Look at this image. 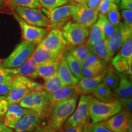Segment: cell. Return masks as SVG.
Listing matches in <instances>:
<instances>
[{
  "instance_id": "cell-1",
  "label": "cell",
  "mask_w": 132,
  "mask_h": 132,
  "mask_svg": "<svg viewBox=\"0 0 132 132\" xmlns=\"http://www.w3.org/2000/svg\"><path fill=\"white\" fill-rule=\"evenodd\" d=\"M87 98L89 113L92 125L108 119L122 110L118 99L110 102H103L89 95H87Z\"/></svg>"
},
{
  "instance_id": "cell-2",
  "label": "cell",
  "mask_w": 132,
  "mask_h": 132,
  "mask_svg": "<svg viewBox=\"0 0 132 132\" xmlns=\"http://www.w3.org/2000/svg\"><path fill=\"white\" fill-rule=\"evenodd\" d=\"M19 105L23 108L32 110L45 119L52 108L50 95L42 89L33 90L26 95Z\"/></svg>"
},
{
  "instance_id": "cell-3",
  "label": "cell",
  "mask_w": 132,
  "mask_h": 132,
  "mask_svg": "<svg viewBox=\"0 0 132 132\" xmlns=\"http://www.w3.org/2000/svg\"><path fill=\"white\" fill-rule=\"evenodd\" d=\"M79 96H76L54 104L51 108L47 119V122L58 131L73 113Z\"/></svg>"
},
{
  "instance_id": "cell-4",
  "label": "cell",
  "mask_w": 132,
  "mask_h": 132,
  "mask_svg": "<svg viewBox=\"0 0 132 132\" xmlns=\"http://www.w3.org/2000/svg\"><path fill=\"white\" fill-rule=\"evenodd\" d=\"M42 85L28 77L15 75L11 84V89L6 99L9 104L19 103L20 102L33 90L41 89Z\"/></svg>"
},
{
  "instance_id": "cell-5",
  "label": "cell",
  "mask_w": 132,
  "mask_h": 132,
  "mask_svg": "<svg viewBox=\"0 0 132 132\" xmlns=\"http://www.w3.org/2000/svg\"><path fill=\"white\" fill-rule=\"evenodd\" d=\"M76 4L74 2H69L62 6H58L52 9H46L41 8L42 12L49 20L48 29L58 28L61 29L65 24L70 21L72 16Z\"/></svg>"
},
{
  "instance_id": "cell-6",
  "label": "cell",
  "mask_w": 132,
  "mask_h": 132,
  "mask_svg": "<svg viewBox=\"0 0 132 132\" xmlns=\"http://www.w3.org/2000/svg\"><path fill=\"white\" fill-rule=\"evenodd\" d=\"M36 48V45L23 40L15 48L12 52L1 64L4 68L12 69L19 67L31 56V54Z\"/></svg>"
},
{
  "instance_id": "cell-7",
  "label": "cell",
  "mask_w": 132,
  "mask_h": 132,
  "mask_svg": "<svg viewBox=\"0 0 132 132\" xmlns=\"http://www.w3.org/2000/svg\"><path fill=\"white\" fill-rule=\"evenodd\" d=\"M61 31L68 45L72 47L85 44L89 33V28L70 20L62 28Z\"/></svg>"
},
{
  "instance_id": "cell-8",
  "label": "cell",
  "mask_w": 132,
  "mask_h": 132,
  "mask_svg": "<svg viewBox=\"0 0 132 132\" xmlns=\"http://www.w3.org/2000/svg\"><path fill=\"white\" fill-rule=\"evenodd\" d=\"M21 19L30 25L41 28H48L49 20L41 9L15 6L12 8Z\"/></svg>"
},
{
  "instance_id": "cell-9",
  "label": "cell",
  "mask_w": 132,
  "mask_h": 132,
  "mask_svg": "<svg viewBox=\"0 0 132 132\" xmlns=\"http://www.w3.org/2000/svg\"><path fill=\"white\" fill-rule=\"evenodd\" d=\"M12 14L20 27L21 36L23 40L32 43L35 45H38L48 32L49 30L48 29L28 24L13 10L12 11Z\"/></svg>"
},
{
  "instance_id": "cell-10",
  "label": "cell",
  "mask_w": 132,
  "mask_h": 132,
  "mask_svg": "<svg viewBox=\"0 0 132 132\" xmlns=\"http://www.w3.org/2000/svg\"><path fill=\"white\" fill-rule=\"evenodd\" d=\"M49 31L37 47L45 48L57 54L64 53L68 44L62 36L61 29L52 28Z\"/></svg>"
},
{
  "instance_id": "cell-11",
  "label": "cell",
  "mask_w": 132,
  "mask_h": 132,
  "mask_svg": "<svg viewBox=\"0 0 132 132\" xmlns=\"http://www.w3.org/2000/svg\"><path fill=\"white\" fill-rule=\"evenodd\" d=\"M78 100L75 110L65 122L73 127L85 126L90 120L87 95L81 94Z\"/></svg>"
},
{
  "instance_id": "cell-12",
  "label": "cell",
  "mask_w": 132,
  "mask_h": 132,
  "mask_svg": "<svg viewBox=\"0 0 132 132\" xmlns=\"http://www.w3.org/2000/svg\"><path fill=\"white\" fill-rule=\"evenodd\" d=\"M130 37H132V29L126 27L123 23L120 21L114 34L106 40L109 54L111 58L119 50L125 41Z\"/></svg>"
},
{
  "instance_id": "cell-13",
  "label": "cell",
  "mask_w": 132,
  "mask_h": 132,
  "mask_svg": "<svg viewBox=\"0 0 132 132\" xmlns=\"http://www.w3.org/2000/svg\"><path fill=\"white\" fill-rule=\"evenodd\" d=\"M98 12V10L89 7L87 4H76L72 18L75 22L89 28L97 21Z\"/></svg>"
},
{
  "instance_id": "cell-14",
  "label": "cell",
  "mask_w": 132,
  "mask_h": 132,
  "mask_svg": "<svg viewBox=\"0 0 132 132\" xmlns=\"http://www.w3.org/2000/svg\"><path fill=\"white\" fill-rule=\"evenodd\" d=\"M131 120V115L122 110L119 113L100 123L113 132H123L127 130Z\"/></svg>"
},
{
  "instance_id": "cell-15",
  "label": "cell",
  "mask_w": 132,
  "mask_h": 132,
  "mask_svg": "<svg viewBox=\"0 0 132 132\" xmlns=\"http://www.w3.org/2000/svg\"><path fill=\"white\" fill-rule=\"evenodd\" d=\"M44 119L36 112L28 109L15 126V132H32L38 126L42 124Z\"/></svg>"
},
{
  "instance_id": "cell-16",
  "label": "cell",
  "mask_w": 132,
  "mask_h": 132,
  "mask_svg": "<svg viewBox=\"0 0 132 132\" xmlns=\"http://www.w3.org/2000/svg\"><path fill=\"white\" fill-rule=\"evenodd\" d=\"M64 55L57 58L51 59L42 63L37 64L36 71L38 77L46 80L57 73L59 64Z\"/></svg>"
},
{
  "instance_id": "cell-17",
  "label": "cell",
  "mask_w": 132,
  "mask_h": 132,
  "mask_svg": "<svg viewBox=\"0 0 132 132\" xmlns=\"http://www.w3.org/2000/svg\"><path fill=\"white\" fill-rule=\"evenodd\" d=\"M106 73L105 70L100 75L94 77H82L78 80L76 85L80 95H89L93 92L95 88L103 80V77Z\"/></svg>"
},
{
  "instance_id": "cell-18",
  "label": "cell",
  "mask_w": 132,
  "mask_h": 132,
  "mask_svg": "<svg viewBox=\"0 0 132 132\" xmlns=\"http://www.w3.org/2000/svg\"><path fill=\"white\" fill-rule=\"evenodd\" d=\"M37 64L29 57L23 64L19 67L12 69H6L8 73L13 75H21L31 78H36L38 77L36 71Z\"/></svg>"
},
{
  "instance_id": "cell-19",
  "label": "cell",
  "mask_w": 132,
  "mask_h": 132,
  "mask_svg": "<svg viewBox=\"0 0 132 132\" xmlns=\"http://www.w3.org/2000/svg\"><path fill=\"white\" fill-rule=\"evenodd\" d=\"M52 106L54 104L63 100L72 98V97L80 96L79 92L76 85L63 86L53 93L50 94Z\"/></svg>"
},
{
  "instance_id": "cell-20",
  "label": "cell",
  "mask_w": 132,
  "mask_h": 132,
  "mask_svg": "<svg viewBox=\"0 0 132 132\" xmlns=\"http://www.w3.org/2000/svg\"><path fill=\"white\" fill-rule=\"evenodd\" d=\"M27 111L28 109L22 108L18 103L10 104L3 119L4 123L7 127L14 129L16 122Z\"/></svg>"
},
{
  "instance_id": "cell-21",
  "label": "cell",
  "mask_w": 132,
  "mask_h": 132,
  "mask_svg": "<svg viewBox=\"0 0 132 132\" xmlns=\"http://www.w3.org/2000/svg\"><path fill=\"white\" fill-rule=\"evenodd\" d=\"M119 77L118 86L113 90L114 94L118 97L120 98H130L132 96V84L126 73H120L118 74Z\"/></svg>"
},
{
  "instance_id": "cell-22",
  "label": "cell",
  "mask_w": 132,
  "mask_h": 132,
  "mask_svg": "<svg viewBox=\"0 0 132 132\" xmlns=\"http://www.w3.org/2000/svg\"><path fill=\"white\" fill-rule=\"evenodd\" d=\"M57 73L64 86L76 85L79 80L71 72L64 56L59 64Z\"/></svg>"
},
{
  "instance_id": "cell-23",
  "label": "cell",
  "mask_w": 132,
  "mask_h": 132,
  "mask_svg": "<svg viewBox=\"0 0 132 132\" xmlns=\"http://www.w3.org/2000/svg\"><path fill=\"white\" fill-rule=\"evenodd\" d=\"M63 55L64 53L57 54L45 48L37 47L31 54L30 57L36 64H38L51 60V59L57 58Z\"/></svg>"
},
{
  "instance_id": "cell-24",
  "label": "cell",
  "mask_w": 132,
  "mask_h": 132,
  "mask_svg": "<svg viewBox=\"0 0 132 132\" xmlns=\"http://www.w3.org/2000/svg\"><path fill=\"white\" fill-rule=\"evenodd\" d=\"M92 94L94 97L103 102H110L115 99L114 94L112 90L102 81L95 87Z\"/></svg>"
},
{
  "instance_id": "cell-25",
  "label": "cell",
  "mask_w": 132,
  "mask_h": 132,
  "mask_svg": "<svg viewBox=\"0 0 132 132\" xmlns=\"http://www.w3.org/2000/svg\"><path fill=\"white\" fill-rule=\"evenodd\" d=\"M89 47L91 48L92 53L100 57L105 62H108L111 59L109 54L106 39H102Z\"/></svg>"
},
{
  "instance_id": "cell-26",
  "label": "cell",
  "mask_w": 132,
  "mask_h": 132,
  "mask_svg": "<svg viewBox=\"0 0 132 132\" xmlns=\"http://www.w3.org/2000/svg\"><path fill=\"white\" fill-rule=\"evenodd\" d=\"M97 22L101 28L106 40L111 37L117 30V26L113 25L107 19L106 16L100 13L98 14Z\"/></svg>"
},
{
  "instance_id": "cell-27",
  "label": "cell",
  "mask_w": 132,
  "mask_h": 132,
  "mask_svg": "<svg viewBox=\"0 0 132 132\" xmlns=\"http://www.w3.org/2000/svg\"><path fill=\"white\" fill-rule=\"evenodd\" d=\"M64 58L74 76L77 77L78 80L81 79L82 78L81 74L82 68L81 62L79 61L78 59H76L75 57H73L70 53H67L65 56H64Z\"/></svg>"
},
{
  "instance_id": "cell-28",
  "label": "cell",
  "mask_w": 132,
  "mask_h": 132,
  "mask_svg": "<svg viewBox=\"0 0 132 132\" xmlns=\"http://www.w3.org/2000/svg\"><path fill=\"white\" fill-rule=\"evenodd\" d=\"M69 53L81 62L84 61L93 54L90 47L86 44L75 46V47L70 50Z\"/></svg>"
},
{
  "instance_id": "cell-29",
  "label": "cell",
  "mask_w": 132,
  "mask_h": 132,
  "mask_svg": "<svg viewBox=\"0 0 132 132\" xmlns=\"http://www.w3.org/2000/svg\"><path fill=\"white\" fill-rule=\"evenodd\" d=\"M62 83L57 73L47 80H44V82L42 85V89L44 90L48 93L51 94L58 89L61 87L63 86Z\"/></svg>"
},
{
  "instance_id": "cell-30",
  "label": "cell",
  "mask_w": 132,
  "mask_h": 132,
  "mask_svg": "<svg viewBox=\"0 0 132 132\" xmlns=\"http://www.w3.org/2000/svg\"><path fill=\"white\" fill-rule=\"evenodd\" d=\"M102 39H105V35L100 26L96 21L94 24L90 26L88 39L86 40V44L89 46H91Z\"/></svg>"
},
{
  "instance_id": "cell-31",
  "label": "cell",
  "mask_w": 132,
  "mask_h": 132,
  "mask_svg": "<svg viewBox=\"0 0 132 132\" xmlns=\"http://www.w3.org/2000/svg\"><path fill=\"white\" fill-rule=\"evenodd\" d=\"M7 3L12 10V8L15 6L37 9L42 8V6L38 0H7Z\"/></svg>"
},
{
  "instance_id": "cell-32",
  "label": "cell",
  "mask_w": 132,
  "mask_h": 132,
  "mask_svg": "<svg viewBox=\"0 0 132 132\" xmlns=\"http://www.w3.org/2000/svg\"><path fill=\"white\" fill-rule=\"evenodd\" d=\"M111 62L116 70H117L120 73H127L129 68L130 64L132 62H128L127 59L121 57L118 54L112 59Z\"/></svg>"
},
{
  "instance_id": "cell-33",
  "label": "cell",
  "mask_w": 132,
  "mask_h": 132,
  "mask_svg": "<svg viewBox=\"0 0 132 132\" xmlns=\"http://www.w3.org/2000/svg\"><path fill=\"white\" fill-rule=\"evenodd\" d=\"M102 82L113 90L118 87L119 82V77L118 74L116 73L113 71L109 70L108 72L106 71Z\"/></svg>"
},
{
  "instance_id": "cell-34",
  "label": "cell",
  "mask_w": 132,
  "mask_h": 132,
  "mask_svg": "<svg viewBox=\"0 0 132 132\" xmlns=\"http://www.w3.org/2000/svg\"><path fill=\"white\" fill-rule=\"evenodd\" d=\"M119 50L118 54L120 56L127 59L128 62H132V37L125 40Z\"/></svg>"
},
{
  "instance_id": "cell-35",
  "label": "cell",
  "mask_w": 132,
  "mask_h": 132,
  "mask_svg": "<svg viewBox=\"0 0 132 132\" xmlns=\"http://www.w3.org/2000/svg\"><path fill=\"white\" fill-rule=\"evenodd\" d=\"M82 67H104L105 68V62L100 57L92 54L86 60L81 62Z\"/></svg>"
},
{
  "instance_id": "cell-36",
  "label": "cell",
  "mask_w": 132,
  "mask_h": 132,
  "mask_svg": "<svg viewBox=\"0 0 132 132\" xmlns=\"http://www.w3.org/2000/svg\"><path fill=\"white\" fill-rule=\"evenodd\" d=\"M106 16L113 25L118 26L120 21V15L118 5L113 3Z\"/></svg>"
},
{
  "instance_id": "cell-37",
  "label": "cell",
  "mask_w": 132,
  "mask_h": 132,
  "mask_svg": "<svg viewBox=\"0 0 132 132\" xmlns=\"http://www.w3.org/2000/svg\"><path fill=\"white\" fill-rule=\"evenodd\" d=\"M105 70L104 67H82L81 74L82 77H94L100 75Z\"/></svg>"
},
{
  "instance_id": "cell-38",
  "label": "cell",
  "mask_w": 132,
  "mask_h": 132,
  "mask_svg": "<svg viewBox=\"0 0 132 132\" xmlns=\"http://www.w3.org/2000/svg\"><path fill=\"white\" fill-rule=\"evenodd\" d=\"M42 7L46 9H52L54 8L67 4L63 0H38Z\"/></svg>"
},
{
  "instance_id": "cell-39",
  "label": "cell",
  "mask_w": 132,
  "mask_h": 132,
  "mask_svg": "<svg viewBox=\"0 0 132 132\" xmlns=\"http://www.w3.org/2000/svg\"><path fill=\"white\" fill-rule=\"evenodd\" d=\"M118 100L119 102L122 106V109L127 112L128 114L131 115L132 111V98H120L118 97Z\"/></svg>"
},
{
  "instance_id": "cell-40",
  "label": "cell",
  "mask_w": 132,
  "mask_h": 132,
  "mask_svg": "<svg viewBox=\"0 0 132 132\" xmlns=\"http://www.w3.org/2000/svg\"><path fill=\"white\" fill-rule=\"evenodd\" d=\"M15 76L8 73L6 68H4L0 62V83L12 82Z\"/></svg>"
},
{
  "instance_id": "cell-41",
  "label": "cell",
  "mask_w": 132,
  "mask_h": 132,
  "mask_svg": "<svg viewBox=\"0 0 132 132\" xmlns=\"http://www.w3.org/2000/svg\"><path fill=\"white\" fill-rule=\"evenodd\" d=\"M122 15L125 26L132 29V10H122Z\"/></svg>"
},
{
  "instance_id": "cell-42",
  "label": "cell",
  "mask_w": 132,
  "mask_h": 132,
  "mask_svg": "<svg viewBox=\"0 0 132 132\" xmlns=\"http://www.w3.org/2000/svg\"><path fill=\"white\" fill-rule=\"evenodd\" d=\"M113 3L111 0H102L98 6V11L100 14L106 15Z\"/></svg>"
},
{
  "instance_id": "cell-43",
  "label": "cell",
  "mask_w": 132,
  "mask_h": 132,
  "mask_svg": "<svg viewBox=\"0 0 132 132\" xmlns=\"http://www.w3.org/2000/svg\"><path fill=\"white\" fill-rule=\"evenodd\" d=\"M85 126H77L73 127L71 125L64 123L58 132H82Z\"/></svg>"
},
{
  "instance_id": "cell-44",
  "label": "cell",
  "mask_w": 132,
  "mask_h": 132,
  "mask_svg": "<svg viewBox=\"0 0 132 132\" xmlns=\"http://www.w3.org/2000/svg\"><path fill=\"white\" fill-rule=\"evenodd\" d=\"M32 132H58L54 128H53L48 123L43 122L38 126Z\"/></svg>"
},
{
  "instance_id": "cell-45",
  "label": "cell",
  "mask_w": 132,
  "mask_h": 132,
  "mask_svg": "<svg viewBox=\"0 0 132 132\" xmlns=\"http://www.w3.org/2000/svg\"><path fill=\"white\" fill-rule=\"evenodd\" d=\"M12 82L0 83V96H6L11 89Z\"/></svg>"
},
{
  "instance_id": "cell-46",
  "label": "cell",
  "mask_w": 132,
  "mask_h": 132,
  "mask_svg": "<svg viewBox=\"0 0 132 132\" xmlns=\"http://www.w3.org/2000/svg\"><path fill=\"white\" fill-rule=\"evenodd\" d=\"M90 132H113L110 130L108 129L106 127L103 126L100 123H96V124H91Z\"/></svg>"
},
{
  "instance_id": "cell-47",
  "label": "cell",
  "mask_w": 132,
  "mask_h": 132,
  "mask_svg": "<svg viewBox=\"0 0 132 132\" xmlns=\"http://www.w3.org/2000/svg\"><path fill=\"white\" fill-rule=\"evenodd\" d=\"M9 104L6 98L0 100V117L4 116L7 111Z\"/></svg>"
},
{
  "instance_id": "cell-48",
  "label": "cell",
  "mask_w": 132,
  "mask_h": 132,
  "mask_svg": "<svg viewBox=\"0 0 132 132\" xmlns=\"http://www.w3.org/2000/svg\"><path fill=\"white\" fill-rule=\"evenodd\" d=\"M119 4L121 10H132V0H120Z\"/></svg>"
},
{
  "instance_id": "cell-49",
  "label": "cell",
  "mask_w": 132,
  "mask_h": 132,
  "mask_svg": "<svg viewBox=\"0 0 132 132\" xmlns=\"http://www.w3.org/2000/svg\"><path fill=\"white\" fill-rule=\"evenodd\" d=\"M101 1L102 0H87L86 4L89 7L95 10H98V6Z\"/></svg>"
},
{
  "instance_id": "cell-50",
  "label": "cell",
  "mask_w": 132,
  "mask_h": 132,
  "mask_svg": "<svg viewBox=\"0 0 132 132\" xmlns=\"http://www.w3.org/2000/svg\"><path fill=\"white\" fill-rule=\"evenodd\" d=\"M0 132H14L12 128L7 127L4 124L3 117H0Z\"/></svg>"
},
{
  "instance_id": "cell-51",
  "label": "cell",
  "mask_w": 132,
  "mask_h": 132,
  "mask_svg": "<svg viewBox=\"0 0 132 132\" xmlns=\"http://www.w3.org/2000/svg\"><path fill=\"white\" fill-rule=\"evenodd\" d=\"M7 9H11L7 3V0H0V12L7 11Z\"/></svg>"
},
{
  "instance_id": "cell-52",
  "label": "cell",
  "mask_w": 132,
  "mask_h": 132,
  "mask_svg": "<svg viewBox=\"0 0 132 132\" xmlns=\"http://www.w3.org/2000/svg\"><path fill=\"white\" fill-rule=\"evenodd\" d=\"M90 127H91V124L89 123L86 124L85 125V127H84L83 129H82V132H90Z\"/></svg>"
},
{
  "instance_id": "cell-53",
  "label": "cell",
  "mask_w": 132,
  "mask_h": 132,
  "mask_svg": "<svg viewBox=\"0 0 132 132\" xmlns=\"http://www.w3.org/2000/svg\"><path fill=\"white\" fill-rule=\"evenodd\" d=\"M73 2L77 3V4H86L87 0H72Z\"/></svg>"
},
{
  "instance_id": "cell-54",
  "label": "cell",
  "mask_w": 132,
  "mask_h": 132,
  "mask_svg": "<svg viewBox=\"0 0 132 132\" xmlns=\"http://www.w3.org/2000/svg\"><path fill=\"white\" fill-rule=\"evenodd\" d=\"M127 132H132V122H131V120L130 122L129 125H128L127 130Z\"/></svg>"
},
{
  "instance_id": "cell-55",
  "label": "cell",
  "mask_w": 132,
  "mask_h": 132,
  "mask_svg": "<svg viewBox=\"0 0 132 132\" xmlns=\"http://www.w3.org/2000/svg\"><path fill=\"white\" fill-rule=\"evenodd\" d=\"M111 1H112V2H113V3H115L116 4L118 5V4H119L120 0H111Z\"/></svg>"
},
{
  "instance_id": "cell-56",
  "label": "cell",
  "mask_w": 132,
  "mask_h": 132,
  "mask_svg": "<svg viewBox=\"0 0 132 132\" xmlns=\"http://www.w3.org/2000/svg\"><path fill=\"white\" fill-rule=\"evenodd\" d=\"M6 97V96H0V100H2L3 98H5Z\"/></svg>"
},
{
  "instance_id": "cell-57",
  "label": "cell",
  "mask_w": 132,
  "mask_h": 132,
  "mask_svg": "<svg viewBox=\"0 0 132 132\" xmlns=\"http://www.w3.org/2000/svg\"><path fill=\"white\" fill-rule=\"evenodd\" d=\"M63 1H65V2L66 3H69V2H70V0H63Z\"/></svg>"
},
{
  "instance_id": "cell-58",
  "label": "cell",
  "mask_w": 132,
  "mask_h": 132,
  "mask_svg": "<svg viewBox=\"0 0 132 132\" xmlns=\"http://www.w3.org/2000/svg\"><path fill=\"white\" fill-rule=\"evenodd\" d=\"M123 132H127V130H125V131H123Z\"/></svg>"
}]
</instances>
